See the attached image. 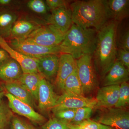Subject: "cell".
<instances>
[{
  "mask_svg": "<svg viewBox=\"0 0 129 129\" xmlns=\"http://www.w3.org/2000/svg\"><path fill=\"white\" fill-rule=\"evenodd\" d=\"M68 126L70 129H82L79 125L68 123Z\"/></svg>",
  "mask_w": 129,
  "mask_h": 129,
  "instance_id": "cell-37",
  "label": "cell"
},
{
  "mask_svg": "<svg viewBox=\"0 0 129 129\" xmlns=\"http://www.w3.org/2000/svg\"><path fill=\"white\" fill-rule=\"evenodd\" d=\"M27 6L30 10L40 14L47 13V8L45 2L42 0H31L27 3Z\"/></svg>",
  "mask_w": 129,
  "mask_h": 129,
  "instance_id": "cell-30",
  "label": "cell"
},
{
  "mask_svg": "<svg viewBox=\"0 0 129 129\" xmlns=\"http://www.w3.org/2000/svg\"><path fill=\"white\" fill-rule=\"evenodd\" d=\"M129 103V85L128 82H125L120 85L119 95L117 103L114 107L124 108Z\"/></svg>",
  "mask_w": 129,
  "mask_h": 129,
  "instance_id": "cell-25",
  "label": "cell"
},
{
  "mask_svg": "<svg viewBox=\"0 0 129 129\" xmlns=\"http://www.w3.org/2000/svg\"><path fill=\"white\" fill-rule=\"evenodd\" d=\"M116 60L120 62L129 71V51L120 48L118 49Z\"/></svg>",
  "mask_w": 129,
  "mask_h": 129,
  "instance_id": "cell-32",
  "label": "cell"
},
{
  "mask_svg": "<svg viewBox=\"0 0 129 129\" xmlns=\"http://www.w3.org/2000/svg\"><path fill=\"white\" fill-rule=\"evenodd\" d=\"M116 42L118 49L129 51V30L126 28L120 32L117 31Z\"/></svg>",
  "mask_w": 129,
  "mask_h": 129,
  "instance_id": "cell-28",
  "label": "cell"
},
{
  "mask_svg": "<svg viewBox=\"0 0 129 129\" xmlns=\"http://www.w3.org/2000/svg\"><path fill=\"white\" fill-rule=\"evenodd\" d=\"M5 86L8 92L17 99L28 104L34 108L36 107L35 101L30 92L18 81L6 83Z\"/></svg>",
  "mask_w": 129,
  "mask_h": 129,
  "instance_id": "cell-20",
  "label": "cell"
},
{
  "mask_svg": "<svg viewBox=\"0 0 129 129\" xmlns=\"http://www.w3.org/2000/svg\"><path fill=\"white\" fill-rule=\"evenodd\" d=\"M9 45L19 53L34 58L48 55L61 53L59 46L45 47L27 41L25 40L11 39Z\"/></svg>",
  "mask_w": 129,
  "mask_h": 129,
  "instance_id": "cell-6",
  "label": "cell"
},
{
  "mask_svg": "<svg viewBox=\"0 0 129 129\" xmlns=\"http://www.w3.org/2000/svg\"><path fill=\"white\" fill-rule=\"evenodd\" d=\"M65 35L53 25H41L30 34L25 40L45 47L58 46L64 39Z\"/></svg>",
  "mask_w": 129,
  "mask_h": 129,
  "instance_id": "cell-5",
  "label": "cell"
},
{
  "mask_svg": "<svg viewBox=\"0 0 129 129\" xmlns=\"http://www.w3.org/2000/svg\"><path fill=\"white\" fill-rule=\"evenodd\" d=\"M120 85L107 86L99 89L98 91L95 108H109L114 107L119 95Z\"/></svg>",
  "mask_w": 129,
  "mask_h": 129,
  "instance_id": "cell-15",
  "label": "cell"
},
{
  "mask_svg": "<svg viewBox=\"0 0 129 129\" xmlns=\"http://www.w3.org/2000/svg\"><path fill=\"white\" fill-rule=\"evenodd\" d=\"M76 109L65 108L52 111L54 117L59 120L70 123L75 115Z\"/></svg>",
  "mask_w": 129,
  "mask_h": 129,
  "instance_id": "cell-27",
  "label": "cell"
},
{
  "mask_svg": "<svg viewBox=\"0 0 129 129\" xmlns=\"http://www.w3.org/2000/svg\"><path fill=\"white\" fill-rule=\"evenodd\" d=\"M99 123V129H115L109 126Z\"/></svg>",
  "mask_w": 129,
  "mask_h": 129,
  "instance_id": "cell-39",
  "label": "cell"
},
{
  "mask_svg": "<svg viewBox=\"0 0 129 129\" xmlns=\"http://www.w3.org/2000/svg\"><path fill=\"white\" fill-rule=\"evenodd\" d=\"M5 95L8 100V106L13 112L23 116L41 126L46 122L45 118L28 104L17 99L8 92L5 94Z\"/></svg>",
  "mask_w": 129,
  "mask_h": 129,
  "instance_id": "cell-8",
  "label": "cell"
},
{
  "mask_svg": "<svg viewBox=\"0 0 129 129\" xmlns=\"http://www.w3.org/2000/svg\"><path fill=\"white\" fill-rule=\"evenodd\" d=\"M97 32L93 28H83L73 23L59 45L61 53L70 54L76 60L85 55L92 56Z\"/></svg>",
  "mask_w": 129,
  "mask_h": 129,
  "instance_id": "cell-3",
  "label": "cell"
},
{
  "mask_svg": "<svg viewBox=\"0 0 129 129\" xmlns=\"http://www.w3.org/2000/svg\"><path fill=\"white\" fill-rule=\"evenodd\" d=\"M62 91L69 95L85 96L76 69L64 81Z\"/></svg>",
  "mask_w": 129,
  "mask_h": 129,
  "instance_id": "cell-23",
  "label": "cell"
},
{
  "mask_svg": "<svg viewBox=\"0 0 129 129\" xmlns=\"http://www.w3.org/2000/svg\"><path fill=\"white\" fill-rule=\"evenodd\" d=\"M76 70L84 95L93 91L98 85L92 56L85 55L76 60Z\"/></svg>",
  "mask_w": 129,
  "mask_h": 129,
  "instance_id": "cell-4",
  "label": "cell"
},
{
  "mask_svg": "<svg viewBox=\"0 0 129 129\" xmlns=\"http://www.w3.org/2000/svg\"><path fill=\"white\" fill-rule=\"evenodd\" d=\"M129 80V71L122 63L115 61L103 77V86L120 85Z\"/></svg>",
  "mask_w": 129,
  "mask_h": 129,
  "instance_id": "cell-16",
  "label": "cell"
},
{
  "mask_svg": "<svg viewBox=\"0 0 129 129\" xmlns=\"http://www.w3.org/2000/svg\"><path fill=\"white\" fill-rule=\"evenodd\" d=\"M51 12L47 19V24L53 25L61 33L65 35L73 24L70 7L60 8Z\"/></svg>",
  "mask_w": 129,
  "mask_h": 129,
  "instance_id": "cell-10",
  "label": "cell"
},
{
  "mask_svg": "<svg viewBox=\"0 0 129 129\" xmlns=\"http://www.w3.org/2000/svg\"><path fill=\"white\" fill-rule=\"evenodd\" d=\"M71 1L64 0H46L45 3L47 8L51 11L60 8L68 6Z\"/></svg>",
  "mask_w": 129,
  "mask_h": 129,
  "instance_id": "cell-33",
  "label": "cell"
},
{
  "mask_svg": "<svg viewBox=\"0 0 129 129\" xmlns=\"http://www.w3.org/2000/svg\"><path fill=\"white\" fill-rule=\"evenodd\" d=\"M37 59L38 73L46 79H56L59 66V56L48 54Z\"/></svg>",
  "mask_w": 129,
  "mask_h": 129,
  "instance_id": "cell-13",
  "label": "cell"
},
{
  "mask_svg": "<svg viewBox=\"0 0 129 129\" xmlns=\"http://www.w3.org/2000/svg\"><path fill=\"white\" fill-rule=\"evenodd\" d=\"M93 109L89 107H84L76 109L75 115L70 123L79 125L81 122L90 117Z\"/></svg>",
  "mask_w": 129,
  "mask_h": 129,
  "instance_id": "cell-26",
  "label": "cell"
},
{
  "mask_svg": "<svg viewBox=\"0 0 129 129\" xmlns=\"http://www.w3.org/2000/svg\"><path fill=\"white\" fill-rule=\"evenodd\" d=\"M99 123L115 129H129V113L125 108H108L99 119Z\"/></svg>",
  "mask_w": 129,
  "mask_h": 129,
  "instance_id": "cell-7",
  "label": "cell"
},
{
  "mask_svg": "<svg viewBox=\"0 0 129 129\" xmlns=\"http://www.w3.org/2000/svg\"><path fill=\"white\" fill-rule=\"evenodd\" d=\"M81 126H84L87 127L89 129H99V123L95 121L89 119H87L81 122L79 124Z\"/></svg>",
  "mask_w": 129,
  "mask_h": 129,
  "instance_id": "cell-34",
  "label": "cell"
},
{
  "mask_svg": "<svg viewBox=\"0 0 129 129\" xmlns=\"http://www.w3.org/2000/svg\"><path fill=\"white\" fill-rule=\"evenodd\" d=\"M43 78L39 73H23L17 81L30 92L35 101H37L40 83Z\"/></svg>",
  "mask_w": 129,
  "mask_h": 129,
  "instance_id": "cell-21",
  "label": "cell"
},
{
  "mask_svg": "<svg viewBox=\"0 0 129 129\" xmlns=\"http://www.w3.org/2000/svg\"><path fill=\"white\" fill-rule=\"evenodd\" d=\"M13 113L8 105L0 103V129H9L13 118Z\"/></svg>",
  "mask_w": 129,
  "mask_h": 129,
  "instance_id": "cell-24",
  "label": "cell"
},
{
  "mask_svg": "<svg viewBox=\"0 0 129 129\" xmlns=\"http://www.w3.org/2000/svg\"><path fill=\"white\" fill-rule=\"evenodd\" d=\"M107 5L111 19L118 23L129 16V0H109Z\"/></svg>",
  "mask_w": 129,
  "mask_h": 129,
  "instance_id": "cell-19",
  "label": "cell"
},
{
  "mask_svg": "<svg viewBox=\"0 0 129 129\" xmlns=\"http://www.w3.org/2000/svg\"><path fill=\"white\" fill-rule=\"evenodd\" d=\"M10 129H38L31 123L17 117H13L12 119Z\"/></svg>",
  "mask_w": 129,
  "mask_h": 129,
  "instance_id": "cell-31",
  "label": "cell"
},
{
  "mask_svg": "<svg viewBox=\"0 0 129 129\" xmlns=\"http://www.w3.org/2000/svg\"><path fill=\"white\" fill-rule=\"evenodd\" d=\"M73 23L98 31L111 20L106 0L73 1L70 5Z\"/></svg>",
  "mask_w": 129,
  "mask_h": 129,
  "instance_id": "cell-2",
  "label": "cell"
},
{
  "mask_svg": "<svg viewBox=\"0 0 129 129\" xmlns=\"http://www.w3.org/2000/svg\"><path fill=\"white\" fill-rule=\"evenodd\" d=\"M5 95V93L4 91L0 86V103L2 102L3 98Z\"/></svg>",
  "mask_w": 129,
  "mask_h": 129,
  "instance_id": "cell-38",
  "label": "cell"
},
{
  "mask_svg": "<svg viewBox=\"0 0 129 129\" xmlns=\"http://www.w3.org/2000/svg\"><path fill=\"white\" fill-rule=\"evenodd\" d=\"M9 57L8 53L2 48H0V63Z\"/></svg>",
  "mask_w": 129,
  "mask_h": 129,
  "instance_id": "cell-35",
  "label": "cell"
},
{
  "mask_svg": "<svg viewBox=\"0 0 129 129\" xmlns=\"http://www.w3.org/2000/svg\"><path fill=\"white\" fill-rule=\"evenodd\" d=\"M76 69V59L70 54L61 53L59 56V66L55 83L57 86L62 91L64 81Z\"/></svg>",
  "mask_w": 129,
  "mask_h": 129,
  "instance_id": "cell-14",
  "label": "cell"
},
{
  "mask_svg": "<svg viewBox=\"0 0 129 129\" xmlns=\"http://www.w3.org/2000/svg\"><path fill=\"white\" fill-rule=\"evenodd\" d=\"M41 129H70L68 123L53 117L41 125Z\"/></svg>",
  "mask_w": 129,
  "mask_h": 129,
  "instance_id": "cell-29",
  "label": "cell"
},
{
  "mask_svg": "<svg viewBox=\"0 0 129 129\" xmlns=\"http://www.w3.org/2000/svg\"><path fill=\"white\" fill-rule=\"evenodd\" d=\"M0 47L6 51L10 57L18 63L23 73H38L37 59L26 56L9 45L6 40L0 37Z\"/></svg>",
  "mask_w": 129,
  "mask_h": 129,
  "instance_id": "cell-11",
  "label": "cell"
},
{
  "mask_svg": "<svg viewBox=\"0 0 129 129\" xmlns=\"http://www.w3.org/2000/svg\"><path fill=\"white\" fill-rule=\"evenodd\" d=\"M119 24V23L111 19L98 31L92 59L96 69L103 78L116 60V37Z\"/></svg>",
  "mask_w": 129,
  "mask_h": 129,
  "instance_id": "cell-1",
  "label": "cell"
},
{
  "mask_svg": "<svg viewBox=\"0 0 129 129\" xmlns=\"http://www.w3.org/2000/svg\"><path fill=\"white\" fill-rule=\"evenodd\" d=\"M41 26L39 24L30 20H17L12 27L10 39H25L33 31Z\"/></svg>",
  "mask_w": 129,
  "mask_h": 129,
  "instance_id": "cell-18",
  "label": "cell"
},
{
  "mask_svg": "<svg viewBox=\"0 0 129 129\" xmlns=\"http://www.w3.org/2000/svg\"><path fill=\"white\" fill-rule=\"evenodd\" d=\"M23 74L18 63L10 57L0 63V80L6 83L17 81Z\"/></svg>",
  "mask_w": 129,
  "mask_h": 129,
  "instance_id": "cell-17",
  "label": "cell"
},
{
  "mask_svg": "<svg viewBox=\"0 0 129 129\" xmlns=\"http://www.w3.org/2000/svg\"><path fill=\"white\" fill-rule=\"evenodd\" d=\"M96 104V99L88 98L85 96H71L63 93L59 96L55 106L52 111L62 109H76L84 107L95 108Z\"/></svg>",
  "mask_w": 129,
  "mask_h": 129,
  "instance_id": "cell-12",
  "label": "cell"
},
{
  "mask_svg": "<svg viewBox=\"0 0 129 129\" xmlns=\"http://www.w3.org/2000/svg\"><path fill=\"white\" fill-rule=\"evenodd\" d=\"M16 13L8 10H0V37L10 38L11 30L17 19Z\"/></svg>",
  "mask_w": 129,
  "mask_h": 129,
  "instance_id": "cell-22",
  "label": "cell"
},
{
  "mask_svg": "<svg viewBox=\"0 0 129 129\" xmlns=\"http://www.w3.org/2000/svg\"><path fill=\"white\" fill-rule=\"evenodd\" d=\"M13 2V1L11 0H0V5L2 6H9Z\"/></svg>",
  "mask_w": 129,
  "mask_h": 129,
  "instance_id": "cell-36",
  "label": "cell"
},
{
  "mask_svg": "<svg viewBox=\"0 0 129 129\" xmlns=\"http://www.w3.org/2000/svg\"><path fill=\"white\" fill-rule=\"evenodd\" d=\"M58 97L51 83L42 78L40 83L37 101L40 111L44 112L52 110L55 106Z\"/></svg>",
  "mask_w": 129,
  "mask_h": 129,
  "instance_id": "cell-9",
  "label": "cell"
}]
</instances>
